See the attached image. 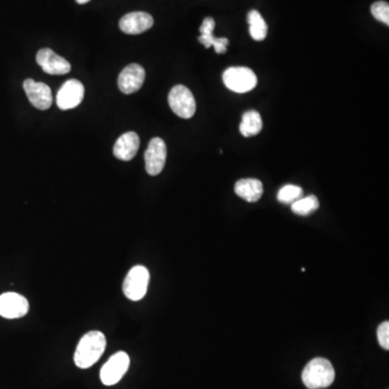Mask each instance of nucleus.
<instances>
[{"mask_svg":"<svg viewBox=\"0 0 389 389\" xmlns=\"http://www.w3.org/2000/svg\"><path fill=\"white\" fill-rule=\"evenodd\" d=\"M106 348V338L100 331H90L82 336L75 352V365L80 369H89L99 361Z\"/></svg>","mask_w":389,"mask_h":389,"instance_id":"nucleus-1","label":"nucleus"},{"mask_svg":"<svg viewBox=\"0 0 389 389\" xmlns=\"http://www.w3.org/2000/svg\"><path fill=\"white\" fill-rule=\"evenodd\" d=\"M140 148V138L136 132H127L114 145V155L120 161H129L136 157Z\"/></svg>","mask_w":389,"mask_h":389,"instance_id":"nucleus-15","label":"nucleus"},{"mask_svg":"<svg viewBox=\"0 0 389 389\" xmlns=\"http://www.w3.org/2000/svg\"><path fill=\"white\" fill-rule=\"evenodd\" d=\"M303 197V190L296 185L288 184L281 188L277 194L278 201L284 205H292L296 200Z\"/></svg>","mask_w":389,"mask_h":389,"instance_id":"nucleus-20","label":"nucleus"},{"mask_svg":"<svg viewBox=\"0 0 389 389\" xmlns=\"http://www.w3.org/2000/svg\"><path fill=\"white\" fill-rule=\"evenodd\" d=\"M36 61H37L39 66L44 69V72L49 75H65L69 74L72 69V66L64 57H60L52 51L51 49H42L38 51L36 55Z\"/></svg>","mask_w":389,"mask_h":389,"instance_id":"nucleus-12","label":"nucleus"},{"mask_svg":"<svg viewBox=\"0 0 389 389\" xmlns=\"http://www.w3.org/2000/svg\"><path fill=\"white\" fill-rule=\"evenodd\" d=\"M235 192L246 201H259L264 192L263 184L256 179H242L235 185Z\"/></svg>","mask_w":389,"mask_h":389,"instance_id":"nucleus-16","label":"nucleus"},{"mask_svg":"<svg viewBox=\"0 0 389 389\" xmlns=\"http://www.w3.org/2000/svg\"><path fill=\"white\" fill-rule=\"evenodd\" d=\"M145 80V71L138 64H130L121 71L118 77V87L123 94L138 92Z\"/></svg>","mask_w":389,"mask_h":389,"instance_id":"nucleus-11","label":"nucleus"},{"mask_svg":"<svg viewBox=\"0 0 389 389\" xmlns=\"http://www.w3.org/2000/svg\"><path fill=\"white\" fill-rule=\"evenodd\" d=\"M215 28V21L212 17H206L201 26H200V36L198 38L200 44L205 46L206 48H210L213 46L217 55H223L226 52L227 46H228L229 40L227 38H217L213 35V30Z\"/></svg>","mask_w":389,"mask_h":389,"instance_id":"nucleus-14","label":"nucleus"},{"mask_svg":"<svg viewBox=\"0 0 389 389\" xmlns=\"http://www.w3.org/2000/svg\"><path fill=\"white\" fill-rule=\"evenodd\" d=\"M248 23L250 25V35L254 40L262 42L266 38L269 26L259 11H250L248 15Z\"/></svg>","mask_w":389,"mask_h":389,"instance_id":"nucleus-18","label":"nucleus"},{"mask_svg":"<svg viewBox=\"0 0 389 389\" xmlns=\"http://www.w3.org/2000/svg\"><path fill=\"white\" fill-rule=\"evenodd\" d=\"M144 158H145L146 172L153 177L161 174L167 161V146L165 141L161 138H152Z\"/></svg>","mask_w":389,"mask_h":389,"instance_id":"nucleus-7","label":"nucleus"},{"mask_svg":"<svg viewBox=\"0 0 389 389\" xmlns=\"http://www.w3.org/2000/svg\"><path fill=\"white\" fill-rule=\"evenodd\" d=\"M168 101L175 115L183 119H190L196 113V101L188 87L178 84L171 89Z\"/></svg>","mask_w":389,"mask_h":389,"instance_id":"nucleus-5","label":"nucleus"},{"mask_svg":"<svg viewBox=\"0 0 389 389\" xmlns=\"http://www.w3.org/2000/svg\"><path fill=\"white\" fill-rule=\"evenodd\" d=\"M371 13L379 22L389 25V5L386 1H377L371 7Z\"/></svg>","mask_w":389,"mask_h":389,"instance_id":"nucleus-21","label":"nucleus"},{"mask_svg":"<svg viewBox=\"0 0 389 389\" xmlns=\"http://www.w3.org/2000/svg\"><path fill=\"white\" fill-rule=\"evenodd\" d=\"M150 284V271L142 265L132 267L123 281V294L130 300L138 302L146 296Z\"/></svg>","mask_w":389,"mask_h":389,"instance_id":"nucleus-4","label":"nucleus"},{"mask_svg":"<svg viewBox=\"0 0 389 389\" xmlns=\"http://www.w3.org/2000/svg\"><path fill=\"white\" fill-rule=\"evenodd\" d=\"M154 19L146 12H131L121 17L119 28L125 34L138 35L153 28Z\"/></svg>","mask_w":389,"mask_h":389,"instance_id":"nucleus-13","label":"nucleus"},{"mask_svg":"<svg viewBox=\"0 0 389 389\" xmlns=\"http://www.w3.org/2000/svg\"><path fill=\"white\" fill-rule=\"evenodd\" d=\"M76 1L80 5H84V3H89L90 0H76Z\"/></svg>","mask_w":389,"mask_h":389,"instance_id":"nucleus-23","label":"nucleus"},{"mask_svg":"<svg viewBox=\"0 0 389 389\" xmlns=\"http://www.w3.org/2000/svg\"><path fill=\"white\" fill-rule=\"evenodd\" d=\"M25 93L33 106L40 111L49 109L53 102L51 89L44 82H37L33 79H26L23 84Z\"/></svg>","mask_w":389,"mask_h":389,"instance_id":"nucleus-10","label":"nucleus"},{"mask_svg":"<svg viewBox=\"0 0 389 389\" xmlns=\"http://www.w3.org/2000/svg\"><path fill=\"white\" fill-rule=\"evenodd\" d=\"M84 96V84L76 79H71V80H67L57 92V106L62 111L75 109L82 103Z\"/></svg>","mask_w":389,"mask_h":389,"instance_id":"nucleus-9","label":"nucleus"},{"mask_svg":"<svg viewBox=\"0 0 389 389\" xmlns=\"http://www.w3.org/2000/svg\"><path fill=\"white\" fill-rule=\"evenodd\" d=\"M223 82L227 89L246 93L255 88L257 77L249 67H229L223 74Z\"/></svg>","mask_w":389,"mask_h":389,"instance_id":"nucleus-3","label":"nucleus"},{"mask_svg":"<svg viewBox=\"0 0 389 389\" xmlns=\"http://www.w3.org/2000/svg\"><path fill=\"white\" fill-rule=\"evenodd\" d=\"M30 311L28 300L15 292H7L0 296V316L6 319L24 317Z\"/></svg>","mask_w":389,"mask_h":389,"instance_id":"nucleus-8","label":"nucleus"},{"mask_svg":"<svg viewBox=\"0 0 389 389\" xmlns=\"http://www.w3.org/2000/svg\"><path fill=\"white\" fill-rule=\"evenodd\" d=\"M318 208H319V200L314 194L307 196V197H302L291 205L292 211L296 215H302V217L311 215L313 212L318 210Z\"/></svg>","mask_w":389,"mask_h":389,"instance_id":"nucleus-19","label":"nucleus"},{"mask_svg":"<svg viewBox=\"0 0 389 389\" xmlns=\"http://www.w3.org/2000/svg\"><path fill=\"white\" fill-rule=\"evenodd\" d=\"M262 129H263V121L259 111H249L244 114L239 130L244 138L259 134Z\"/></svg>","mask_w":389,"mask_h":389,"instance_id":"nucleus-17","label":"nucleus"},{"mask_svg":"<svg viewBox=\"0 0 389 389\" xmlns=\"http://www.w3.org/2000/svg\"><path fill=\"white\" fill-rule=\"evenodd\" d=\"M130 365V358L125 352H118L109 358V361L102 367L100 377L106 386H113L126 374Z\"/></svg>","mask_w":389,"mask_h":389,"instance_id":"nucleus-6","label":"nucleus"},{"mask_svg":"<svg viewBox=\"0 0 389 389\" xmlns=\"http://www.w3.org/2000/svg\"><path fill=\"white\" fill-rule=\"evenodd\" d=\"M334 379V368L325 358L318 357L308 362L302 373V381L308 389L328 388Z\"/></svg>","mask_w":389,"mask_h":389,"instance_id":"nucleus-2","label":"nucleus"},{"mask_svg":"<svg viewBox=\"0 0 389 389\" xmlns=\"http://www.w3.org/2000/svg\"><path fill=\"white\" fill-rule=\"evenodd\" d=\"M377 340H379L381 347L384 350H389V323L384 321V323L379 325L377 328Z\"/></svg>","mask_w":389,"mask_h":389,"instance_id":"nucleus-22","label":"nucleus"}]
</instances>
